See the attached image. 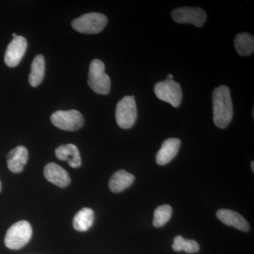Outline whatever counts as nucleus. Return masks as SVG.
I'll return each instance as SVG.
<instances>
[{
	"label": "nucleus",
	"instance_id": "f257e3e1",
	"mask_svg": "<svg viewBox=\"0 0 254 254\" xmlns=\"http://www.w3.org/2000/svg\"><path fill=\"white\" fill-rule=\"evenodd\" d=\"M212 98L214 123L218 128H226L233 118V105L230 88L226 86L217 87L214 89Z\"/></svg>",
	"mask_w": 254,
	"mask_h": 254
},
{
	"label": "nucleus",
	"instance_id": "f03ea898",
	"mask_svg": "<svg viewBox=\"0 0 254 254\" xmlns=\"http://www.w3.org/2000/svg\"><path fill=\"white\" fill-rule=\"evenodd\" d=\"M105 71V64L101 60L95 59L91 62L88 84L98 94L108 95L111 88V80Z\"/></svg>",
	"mask_w": 254,
	"mask_h": 254
},
{
	"label": "nucleus",
	"instance_id": "7ed1b4c3",
	"mask_svg": "<svg viewBox=\"0 0 254 254\" xmlns=\"http://www.w3.org/2000/svg\"><path fill=\"white\" fill-rule=\"evenodd\" d=\"M31 236V224L26 220H21L10 227L5 236L4 244L10 250H20L29 242Z\"/></svg>",
	"mask_w": 254,
	"mask_h": 254
},
{
	"label": "nucleus",
	"instance_id": "20e7f679",
	"mask_svg": "<svg viewBox=\"0 0 254 254\" xmlns=\"http://www.w3.org/2000/svg\"><path fill=\"white\" fill-rule=\"evenodd\" d=\"M108 19L100 13H88L73 20L71 26L75 31L85 34H96L100 33L108 23Z\"/></svg>",
	"mask_w": 254,
	"mask_h": 254
},
{
	"label": "nucleus",
	"instance_id": "39448f33",
	"mask_svg": "<svg viewBox=\"0 0 254 254\" xmlns=\"http://www.w3.org/2000/svg\"><path fill=\"white\" fill-rule=\"evenodd\" d=\"M115 118L120 128L128 129L136 123L137 107L135 97L125 96L120 100L116 107Z\"/></svg>",
	"mask_w": 254,
	"mask_h": 254
},
{
	"label": "nucleus",
	"instance_id": "423d86ee",
	"mask_svg": "<svg viewBox=\"0 0 254 254\" xmlns=\"http://www.w3.org/2000/svg\"><path fill=\"white\" fill-rule=\"evenodd\" d=\"M51 122L60 129L74 131L83 126L84 118L81 113L76 110H60L52 115Z\"/></svg>",
	"mask_w": 254,
	"mask_h": 254
},
{
	"label": "nucleus",
	"instance_id": "0eeeda50",
	"mask_svg": "<svg viewBox=\"0 0 254 254\" xmlns=\"http://www.w3.org/2000/svg\"><path fill=\"white\" fill-rule=\"evenodd\" d=\"M155 94L160 100L178 108L182 100V90L180 83L173 80L166 79L158 82L154 88Z\"/></svg>",
	"mask_w": 254,
	"mask_h": 254
},
{
	"label": "nucleus",
	"instance_id": "6e6552de",
	"mask_svg": "<svg viewBox=\"0 0 254 254\" xmlns=\"http://www.w3.org/2000/svg\"><path fill=\"white\" fill-rule=\"evenodd\" d=\"M172 18L179 23H190L197 27H202L207 19L206 13L199 7L177 8L172 11Z\"/></svg>",
	"mask_w": 254,
	"mask_h": 254
},
{
	"label": "nucleus",
	"instance_id": "1a4fd4ad",
	"mask_svg": "<svg viewBox=\"0 0 254 254\" xmlns=\"http://www.w3.org/2000/svg\"><path fill=\"white\" fill-rule=\"evenodd\" d=\"M27 45V41L24 37L17 36L13 38L5 53V64L9 67L17 66L24 56Z\"/></svg>",
	"mask_w": 254,
	"mask_h": 254
},
{
	"label": "nucleus",
	"instance_id": "9d476101",
	"mask_svg": "<svg viewBox=\"0 0 254 254\" xmlns=\"http://www.w3.org/2000/svg\"><path fill=\"white\" fill-rule=\"evenodd\" d=\"M217 218L227 226L235 227L241 231L248 232L250 226L249 222L242 215L229 209H220L216 213Z\"/></svg>",
	"mask_w": 254,
	"mask_h": 254
},
{
	"label": "nucleus",
	"instance_id": "9b49d317",
	"mask_svg": "<svg viewBox=\"0 0 254 254\" xmlns=\"http://www.w3.org/2000/svg\"><path fill=\"white\" fill-rule=\"evenodd\" d=\"M44 175L48 182L61 188L68 186L71 182L67 171L55 163H48L45 167Z\"/></svg>",
	"mask_w": 254,
	"mask_h": 254
},
{
	"label": "nucleus",
	"instance_id": "f8f14e48",
	"mask_svg": "<svg viewBox=\"0 0 254 254\" xmlns=\"http://www.w3.org/2000/svg\"><path fill=\"white\" fill-rule=\"evenodd\" d=\"M180 146L181 141L179 138H170L165 140L155 157L157 164L165 165L171 162L176 157Z\"/></svg>",
	"mask_w": 254,
	"mask_h": 254
},
{
	"label": "nucleus",
	"instance_id": "ddd939ff",
	"mask_svg": "<svg viewBox=\"0 0 254 254\" xmlns=\"http://www.w3.org/2000/svg\"><path fill=\"white\" fill-rule=\"evenodd\" d=\"M28 152L27 148L23 145L16 147L7 155V166L10 171L14 173H20L23 171L27 163Z\"/></svg>",
	"mask_w": 254,
	"mask_h": 254
},
{
	"label": "nucleus",
	"instance_id": "4468645a",
	"mask_svg": "<svg viewBox=\"0 0 254 254\" xmlns=\"http://www.w3.org/2000/svg\"><path fill=\"white\" fill-rule=\"evenodd\" d=\"M55 155L60 160L68 161V165L72 168H78L81 165L79 150L76 145L71 143L60 145L55 150Z\"/></svg>",
	"mask_w": 254,
	"mask_h": 254
},
{
	"label": "nucleus",
	"instance_id": "2eb2a0df",
	"mask_svg": "<svg viewBox=\"0 0 254 254\" xmlns=\"http://www.w3.org/2000/svg\"><path fill=\"white\" fill-rule=\"evenodd\" d=\"M135 180V177L125 170H118L113 174L109 182V188L113 193H120L128 188Z\"/></svg>",
	"mask_w": 254,
	"mask_h": 254
},
{
	"label": "nucleus",
	"instance_id": "dca6fc26",
	"mask_svg": "<svg viewBox=\"0 0 254 254\" xmlns=\"http://www.w3.org/2000/svg\"><path fill=\"white\" fill-rule=\"evenodd\" d=\"M94 212L89 208H83L73 218V226L79 232L88 231L93 225Z\"/></svg>",
	"mask_w": 254,
	"mask_h": 254
},
{
	"label": "nucleus",
	"instance_id": "f3484780",
	"mask_svg": "<svg viewBox=\"0 0 254 254\" xmlns=\"http://www.w3.org/2000/svg\"><path fill=\"white\" fill-rule=\"evenodd\" d=\"M46 71V63L44 57L42 55H37L31 64L28 82L32 87L39 86L43 81Z\"/></svg>",
	"mask_w": 254,
	"mask_h": 254
},
{
	"label": "nucleus",
	"instance_id": "a211bd4d",
	"mask_svg": "<svg viewBox=\"0 0 254 254\" xmlns=\"http://www.w3.org/2000/svg\"><path fill=\"white\" fill-rule=\"evenodd\" d=\"M235 46L241 56H250L254 51V36L248 33H240L235 38Z\"/></svg>",
	"mask_w": 254,
	"mask_h": 254
},
{
	"label": "nucleus",
	"instance_id": "6ab92c4d",
	"mask_svg": "<svg viewBox=\"0 0 254 254\" xmlns=\"http://www.w3.org/2000/svg\"><path fill=\"white\" fill-rule=\"evenodd\" d=\"M173 250L175 252H184L187 254H195L199 252L200 246L194 240H185L183 237L178 235L174 240Z\"/></svg>",
	"mask_w": 254,
	"mask_h": 254
},
{
	"label": "nucleus",
	"instance_id": "aec40b11",
	"mask_svg": "<svg viewBox=\"0 0 254 254\" xmlns=\"http://www.w3.org/2000/svg\"><path fill=\"white\" fill-rule=\"evenodd\" d=\"M173 215V208L170 205H160L155 209L154 218H153V226L161 227L164 226L171 218Z\"/></svg>",
	"mask_w": 254,
	"mask_h": 254
},
{
	"label": "nucleus",
	"instance_id": "412c9836",
	"mask_svg": "<svg viewBox=\"0 0 254 254\" xmlns=\"http://www.w3.org/2000/svg\"><path fill=\"white\" fill-rule=\"evenodd\" d=\"M173 74H168V77H167V79L173 80Z\"/></svg>",
	"mask_w": 254,
	"mask_h": 254
},
{
	"label": "nucleus",
	"instance_id": "4be33fe9",
	"mask_svg": "<svg viewBox=\"0 0 254 254\" xmlns=\"http://www.w3.org/2000/svg\"><path fill=\"white\" fill-rule=\"evenodd\" d=\"M251 166H252V171L254 172V162L252 161V163H251Z\"/></svg>",
	"mask_w": 254,
	"mask_h": 254
},
{
	"label": "nucleus",
	"instance_id": "5701e85b",
	"mask_svg": "<svg viewBox=\"0 0 254 254\" xmlns=\"http://www.w3.org/2000/svg\"><path fill=\"white\" fill-rule=\"evenodd\" d=\"M13 38H16V36H17V35L16 34V33H13L12 34Z\"/></svg>",
	"mask_w": 254,
	"mask_h": 254
},
{
	"label": "nucleus",
	"instance_id": "b1692460",
	"mask_svg": "<svg viewBox=\"0 0 254 254\" xmlns=\"http://www.w3.org/2000/svg\"><path fill=\"white\" fill-rule=\"evenodd\" d=\"M0 191H1V182H0Z\"/></svg>",
	"mask_w": 254,
	"mask_h": 254
}]
</instances>
